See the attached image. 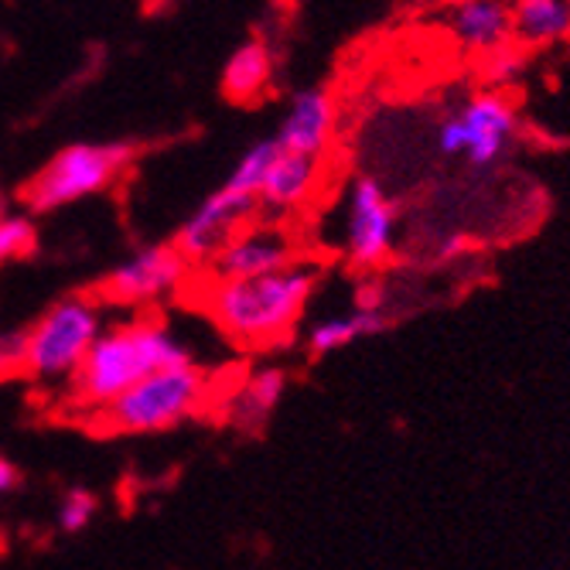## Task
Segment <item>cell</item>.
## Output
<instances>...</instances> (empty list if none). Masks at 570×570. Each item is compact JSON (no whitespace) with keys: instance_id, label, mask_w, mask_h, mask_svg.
Here are the masks:
<instances>
[{"instance_id":"obj_1","label":"cell","mask_w":570,"mask_h":570,"mask_svg":"<svg viewBox=\"0 0 570 570\" xmlns=\"http://www.w3.org/2000/svg\"><path fill=\"white\" fill-rule=\"evenodd\" d=\"M318 281V264H307L297 256L294 264L261 277L213 284L205 291V307L223 335H229L236 345H274L294 332L307 301L315 297Z\"/></svg>"},{"instance_id":"obj_2","label":"cell","mask_w":570,"mask_h":570,"mask_svg":"<svg viewBox=\"0 0 570 570\" xmlns=\"http://www.w3.org/2000/svg\"><path fill=\"white\" fill-rule=\"evenodd\" d=\"M191 362L188 345L161 322L134 318L114 328H102L82 366L69 380V393L86 410H102L134 383L171 366Z\"/></svg>"},{"instance_id":"obj_3","label":"cell","mask_w":570,"mask_h":570,"mask_svg":"<svg viewBox=\"0 0 570 570\" xmlns=\"http://www.w3.org/2000/svg\"><path fill=\"white\" fill-rule=\"evenodd\" d=\"M205 400V376L195 362L150 373L99 410V424L114 434H158L171 431Z\"/></svg>"},{"instance_id":"obj_4","label":"cell","mask_w":570,"mask_h":570,"mask_svg":"<svg viewBox=\"0 0 570 570\" xmlns=\"http://www.w3.org/2000/svg\"><path fill=\"white\" fill-rule=\"evenodd\" d=\"M102 328L107 325H102V307L96 297H62L28 328L24 373L41 383H69Z\"/></svg>"},{"instance_id":"obj_5","label":"cell","mask_w":570,"mask_h":570,"mask_svg":"<svg viewBox=\"0 0 570 570\" xmlns=\"http://www.w3.org/2000/svg\"><path fill=\"white\" fill-rule=\"evenodd\" d=\"M130 158L134 150L127 144H69L24 185L28 209L45 216L107 191Z\"/></svg>"},{"instance_id":"obj_6","label":"cell","mask_w":570,"mask_h":570,"mask_svg":"<svg viewBox=\"0 0 570 570\" xmlns=\"http://www.w3.org/2000/svg\"><path fill=\"white\" fill-rule=\"evenodd\" d=\"M256 209H261L256 195L223 181V188H216L209 198H202L198 209L178 226L171 246L188 267H205L239 229L253 223Z\"/></svg>"},{"instance_id":"obj_7","label":"cell","mask_w":570,"mask_h":570,"mask_svg":"<svg viewBox=\"0 0 570 570\" xmlns=\"http://www.w3.org/2000/svg\"><path fill=\"white\" fill-rule=\"evenodd\" d=\"M396 205L386 188L358 175L345 195V219H342V246L355 267H380L396 246Z\"/></svg>"},{"instance_id":"obj_8","label":"cell","mask_w":570,"mask_h":570,"mask_svg":"<svg viewBox=\"0 0 570 570\" xmlns=\"http://www.w3.org/2000/svg\"><path fill=\"white\" fill-rule=\"evenodd\" d=\"M454 120L461 137V158H469L472 168H495L512 147L515 134H520V114L499 89L472 96L454 114Z\"/></svg>"},{"instance_id":"obj_9","label":"cell","mask_w":570,"mask_h":570,"mask_svg":"<svg viewBox=\"0 0 570 570\" xmlns=\"http://www.w3.org/2000/svg\"><path fill=\"white\" fill-rule=\"evenodd\" d=\"M188 271L191 267L175 253L171 243L144 246L134 256H127L120 267H114L110 277L102 281V301L127 304V307L150 304V301L171 294L175 287H181Z\"/></svg>"},{"instance_id":"obj_10","label":"cell","mask_w":570,"mask_h":570,"mask_svg":"<svg viewBox=\"0 0 570 570\" xmlns=\"http://www.w3.org/2000/svg\"><path fill=\"white\" fill-rule=\"evenodd\" d=\"M297 246L294 239L281 229V226H246L239 229L209 264V281L223 284V281H246V277H261L271 271H281L287 264L297 261Z\"/></svg>"},{"instance_id":"obj_11","label":"cell","mask_w":570,"mask_h":570,"mask_svg":"<svg viewBox=\"0 0 570 570\" xmlns=\"http://www.w3.org/2000/svg\"><path fill=\"white\" fill-rule=\"evenodd\" d=\"M338 130V102L325 86L297 89L284 110L277 127V147L291 154H307V158H325Z\"/></svg>"},{"instance_id":"obj_12","label":"cell","mask_w":570,"mask_h":570,"mask_svg":"<svg viewBox=\"0 0 570 570\" xmlns=\"http://www.w3.org/2000/svg\"><path fill=\"white\" fill-rule=\"evenodd\" d=\"M448 35L464 56L489 59L512 45V8L505 0H454Z\"/></svg>"},{"instance_id":"obj_13","label":"cell","mask_w":570,"mask_h":570,"mask_svg":"<svg viewBox=\"0 0 570 570\" xmlns=\"http://www.w3.org/2000/svg\"><path fill=\"white\" fill-rule=\"evenodd\" d=\"M318 185H322V158L277 150V158L271 161L261 181V191H256V205L271 213H294L315 195Z\"/></svg>"},{"instance_id":"obj_14","label":"cell","mask_w":570,"mask_h":570,"mask_svg":"<svg viewBox=\"0 0 570 570\" xmlns=\"http://www.w3.org/2000/svg\"><path fill=\"white\" fill-rule=\"evenodd\" d=\"M512 8V45L523 51L560 45L570 38V0H515Z\"/></svg>"},{"instance_id":"obj_15","label":"cell","mask_w":570,"mask_h":570,"mask_svg":"<svg viewBox=\"0 0 570 570\" xmlns=\"http://www.w3.org/2000/svg\"><path fill=\"white\" fill-rule=\"evenodd\" d=\"M271 79H274V56L264 41H243L236 45V51L229 56L226 69H223V96L229 102H256L267 89H271Z\"/></svg>"},{"instance_id":"obj_16","label":"cell","mask_w":570,"mask_h":570,"mask_svg":"<svg viewBox=\"0 0 570 570\" xmlns=\"http://www.w3.org/2000/svg\"><path fill=\"white\" fill-rule=\"evenodd\" d=\"M386 328V315L376 307H352V311H342V315H332V318H322L307 328V348L315 355H328V352H338L352 342H362L370 335H380Z\"/></svg>"},{"instance_id":"obj_17","label":"cell","mask_w":570,"mask_h":570,"mask_svg":"<svg viewBox=\"0 0 570 570\" xmlns=\"http://www.w3.org/2000/svg\"><path fill=\"white\" fill-rule=\"evenodd\" d=\"M287 390V376L281 370H261V373H253L236 393L233 400L226 403L229 406V421L239 424V428H256V424H264L274 406L281 403Z\"/></svg>"},{"instance_id":"obj_18","label":"cell","mask_w":570,"mask_h":570,"mask_svg":"<svg viewBox=\"0 0 570 570\" xmlns=\"http://www.w3.org/2000/svg\"><path fill=\"white\" fill-rule=\"evenodd\" d=\"M38 246V226L31 216H4L0 213V264L28 256Z\"/></svg>"},{"instance_id":"obj_19","label":"cell","mask_w":570,"mask_h":570,"mask_svg":"<svg viewBox=\"0 0 570 570\" xmlns=\"http://www.w3.org/2000/svg\"><path fill=\"white\" fill-rule=\"evenodd\" d=\"M96 515V495L86 489H69L59 502V530L62 533H82Z\"/></svg>"},{"instance_id":"obj_20","label":"cell","mask_w":570,"mask_h":570,"mask_svg":"<svg viewBox=\"0 0 570 570\" xmlns=\"http://www.w3.org/2000/svg\"><path fill=\"white\" fill-rule=\"evenodd\" d=\"M523 69H527V56L520 45H505L495 56H489V79L492 86H512L523 79Z\"/></svg>"},{"instance_id":"obj_21","label":"cell","mask_w":570,"mask_h":570,"mask_svg":"<svg viewBox=\"0 0 570 570\" xmlns=\"http://www.w3.org/2000/svg\"><path fill=\"white\" fill-rule=\"evenodd\" d=\"M24 348L28 332H0V373H18L24 370Z\"/></svg>"},{"instance_id":"obj_22","label":"cell","mask_w":570,"mask_h":570,"mask_svg":"<svg viewBox=\"0 0 570 570\" xmlns=\"http://www.w3.org/2000/svg\"><path fill=\"white\" fill-rule=\"evenodd\" d=\"M14 489H18V469H14L11 461H4V458H0V499H4V495H11Z\"/></svg>"},{"instance_id":"obj_23","label":"cell","mask_w":570,"mask_h":570,"mask_svg":"<svg viewBox=\"0 0 570 570\" xmlns=\"http://www.w3.org/2000/svg\"><path fill=\"white\" fill-rule=\"evenodd\" d=\"M505 4H515V0H505Z\"/></svg>"},{"instance_id":"obj_24","label":"cell","mask_w":570,"mask_h":570,"mask_svg":"<svg viewBox=\"0 0 570 570\" xmlns=\"http://www.w3.org/2000/svg\"><path fill=\"white\" fill-rule=\"evenodd\" d=\"M448 4H454V0H448Z\"/></svg>"}]
</instances>
